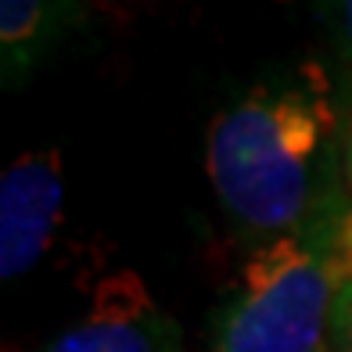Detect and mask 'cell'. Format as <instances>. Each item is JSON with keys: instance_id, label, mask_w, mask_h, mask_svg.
<instances>
[{"instance_id": "cell-1", "label": "cell", "mask_w": 352, "mask_h": 352, "mask_svg": "<svg viewBox=\"0 0 352 352\" xmlns=\"http://www.w3.org/2000/svg\"><path fill=\"white\" fill-rule=\"evenodd\" d=\"M331 130V83L316 61L248 87L212 119L205 140V169L223 209L255 234L298 230L331 195L320 187Z\"/></svg>"}, {"instance_id": "cell-2", "label": "cell", "mask_w": 352, "mask_h": 352, "mask_svg": "<svg viewBox=\"0 0 352 352\" xmlns=\"http://www.w3.org/2000/svg\"><path fill=\"white\" fill-rule=\"evenodd\" d=\"M327 195L298 230L255 248L212 320L209 352H331L342 263Z\"/></svg>"}, {"instance_id": "cell-3", "label": "cell", "mask_w": 352, "mask_h": 352, "mask_svg": "<svg viewBox=\"0 0 352 352\" xmlns=\"http://www.w3.org/2000/svg\"><path fill=\"white\" fill-rule=\"evenodd\" d=\"M40 352H184V334L140 274L119 270L98 280L87 313Z\"/></svg>"}, {"instance_id": "cell-4", "label": "cell", "mask_w": 352, "mask_h": 352, "mask_svg": "<svg viewBox=\"0 0 352 352\" xmlns=\"http://www.w3.org/2000/svg\"><path fill=\"white\" fill-rule=\"evenodd\" d=\"M65 201L58 148L22 151L0 180V277L19 280L54 241Z\"/></svg>"}, {"instance_id": "cell-5", "label": "cell", "mask_w": 352, "mask_h": 352, "mask_svg": "<svg viewBox=\"0 0 352 352\" xmlns=\"http://www.w3.org/2000/svg\"><path fill=\"white\" fill-rule=\"evenodd\" d=\"M79 8L61 0H4L0 4V72L4 87L25 83L69 33Z\"/></svg>"}, {"instance_id": "cell-6", "label": "cell", "mask_w": 352, "mask_h": 352, "mask_svg": "<svg viewBox=\"0 0 352 352\" xmlns=\"http://www.w3.org/2000/svg\"><path fill=\"white\" fill-rule=\"evenodd\" d=\"M334 352H352V274L338 284V302H334V334H331Z\"/></svg>"}, {"instance_id": "cell-7", "label": "cell", "mask_w": 352, "mask_h": 352, "mask_svg": "<svg viewBox=\"0 0 352 352\" xmlns=\"http://www.w3.org/2000/svg\"><path fill=\"white\" fill-rule=\"evenodd\" d=\"M334 248H338L342 277L352 274V198H334Z\"/></svg>"}, {"instance_id": "cell-8", "label": "cell", "mask_w": 352, "mask_h": 352, "mask_svg": "<svg viewBox=\"0 0 352 352\" xmlns=\"http://www.w3.org/2000/svg\"><path fill=\"white\" fill-rule=\"evenodd\" d=\"M320 11H324V19L331 25L338 51L352 61V0H342V4H331V8H320Z\"/></svg>"}, {"instance_id": "cell-9", "label": "cell", "mask_w": 352, "mask_h": 352, "mask_svg": "<svg viewBox=\"0 0 352 352\" xmlns=\"http://www.w3.org/2000/svg\"><path fill=\"white\" fill-rule=\"evenodd\" d=\"M342 169H345V190L352 198V126H349V137H345V155H342Z\"/></svg>"}]
</instances>
